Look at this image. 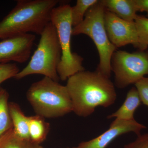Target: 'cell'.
I'll return each instance as SVG.
<instances>
[{
  "label": "cell",
  "mask_w": 148,
  "mask_h": 148,
  "mask_svg": "<svg viewBox=\"0 0 148 148\" xmlns=\"http://www.w3.org/2000/svg\"><path fill=\"white\" fill-rule=\"evenodd\" d=\"M66 87L73 104V112L87 117L98 106L108 108L116 100L114 85L100 72L82 71L67 79Z\"/></svg>",
  "instance_id": "obj_1"
},
{
  "label": "cell",
  "mask_w": 148,
  "mask_h": 148,
  "mask_svg": "<svg viewBox=\"0 0 148 148\" xmlns=\"http://www.w3.org/2000/svg\"><path fill=\"white\" fill-rule=\"evenodd\" d=\"M59 3L58 0H18L0 21V39L30 33L40 36L51 22V11Z\"/></svg>",
  "instance_id": "obj_2"
},
{
  "label": "cell",
  "mask_w": 148,
  "mask_h": 148,
  "mask_svg": "<svg viewBox=\"0 0 148 148\" xmlns=\"http://www.w3.org/2000/svg\"><path fill=\"white\" fill-rule=\"evenodd\" d=\"M27 97L37 115L44 118L59 117L73 112L66 86L47 77L32 84L27 90Z\"/></svg>",
  "instance_id": "obj_3"
},
{
  "label": "cell",
  "mask_w": 148,
  "mask_h": 148,
  "mask_svg": "<svg viewBox=\"0 0 148 148\" xmlns=\"http://www.w3.org/2000/svg\"><path fill=\"white\" fill-rule=\"evenodd\" d=\"M36 49L29 64L14 77L20 79L30 75H43L56 82L60 80L57 68L61 58V50L56 29L51 22L40 35Z\"/></svg>",
  "instance_id": "obj_4"
},
{
  "label": "cell",
  "mask_w": 148,
  "mask_h": 148,
  "mask_svg": "<svg viewBox=\"0 0 148 148\" xmlns=\"http://www.w3.org/2000/svg\"><path fill=\"white\" fill-rule=\"evenodd\" d=\"M106 8L101 1L89 9L82 22L73 27V36L86 35L93 41L98 50L99 63L96 71L110 78L112 56L117 48L109 40L104 24Z\"/></svg>",
  "instance_id": "obj_5"
},
{
  "label": "cell",
  "mask_w": 148,
  "mask_h": 148,
  "mask_svg": "<svg viewBox=\"0 0 148 148\" xmlns=\"http://www.w3.org/2000/svg\"><path fill=\"white\" fill-rule=\"evenodd\" d=\"M71 8L70 5H61L54 8L51 14V22L56 29L61 48V60L57 68V73L60 79L63 81L85 70L83 66V58L72 52L71 49L73 29Z\"/></svg>",
  "instance_id": "obj_6"
},
{
  "label": "cell",
  "mask_w": 148,
  "mask_h": 148,
  "mask_svg": "<svg viewBox=\"0 0 148 148\" xmlns=\"http://www.w3.org/2000/svg\"><path fill=\"white\" fill-rule=\"evenodd\" d=\"M111 66L116 86L124 88L148 75V52L116 50L112 56Z\"/></svg>",
  "instance_id": "obj_7"
},
{
  "label": "cell",
  "mask_w": 148,
  "mask_h": 148,
  "mask_svg": "<svg viewBox=\"0 0 148 148\" xmlns=\"http://www.w3.org/2000/svg\"><path fill=\"white\" fill-rule=\"evenodd\" d=\"M104 24L109 40L116 47L131 44L138 48V36L135 21H125L106 10Z\"/></svg>",
  "instance_id": "obj_8"
},
{
  "label": "cell",
  "mask_w": 148,
  "mask_h": 148,
  "mask_svg": "<svg viewBox=\"0 0 148 148\" xmlns=\"http://www.w3.org/2000/svg\"><path fill=\"white\" fill-rule=\"evenodd\" d=\"M36 36L32 34L18 35L0 41V64L14 61L24 63L30 58Z\"/></svg>",
  "instance_id": "obj_9"
},
{
  "label": "cell",
  "mask_w": 148,
  "mask_h": 148,
  "mask_svg": "<svg viewBox=\"0 0 148 148\" xmlns=\"http://www.w3.org/2000/svg\"><path fill=\"white\" fill-rule=\"evenodd\" d=\"M146 128L135 119L125 120L116 119L108 130L92 140L82 142L73 148H106L116 138L123 134L133 132L138 135L141 130Z\"/></svg>",
  "instance_id": "obj_10"
},
{
  "label": "cell",
  "mask_w": 148,
  "mask_h": 148,
  "mask_svg": "<svg viewBox=\"0 0 148 148\" xmlns=\"http://www.w3.org/2000/svg\"><path fill=\"white\" fill-rule=\"evenodd\" d=\"M106 10L120 18L129 21H134L138 16L135 0H102Z\"/></svg>",
  "instance_id": "obj_11"
},
{
  "label": "cell",
  "mask_w": 148,
  "mask_h": 148,
  "mask_svg": "<svg viewBox=\"0 0 148 148\" xmlns=\"http://www.w3.org/2000/svg\"><path fill=\"white\" fill-rule=\"evenodd\" d=\"M142 104L139 93L136 88L133 87L127 92L124 103L119 109L108 116V119L115 118L116 119H134L135 111Z\"/></svg>",
  "instance_id": "obj_12"
},
{
  "label": "cell",
  "mask_w": 148,
  "mask_h": 148,
  "mask_svg": "<svg viewBox=\"0 0 148 148\" xmlns=\"http://www.w3.org/2000/svg\"><path fill=\"white\" fill-rule=\"evenodd\" d=\"M10 113L14 132L19 137L29 139V117L26 116L18 104L9 103Z\"/></svg>",
  "instance_id": "obj_13"
},
{
  "label": "cell",
  "mask_w": 148,
  "mask_h": 148,
  "mask_svg": "<svg viewBox=\"0 0 148 148\" xmlns=\"http://www.w3.org/2000/svg\"><path fill=\"white\" fill-rule=\"evenodd\" d=\"M50 126L43 117L36 115L29 117V134L30 140L40 145L46 139Z\"/></svg>",
  "instance_id": "obj_14"
},
{
  "label": "cell",
  "mask_w": 148,
  "mask_h": 148,
  "mask_svg": "<svg viewBox=\"0 0 148 148\" xmlns=\"http://www.w3.org/2000/svg\"><path fill=\"white\" fill-rule=\"evenodd\" d=\"M0 148H43L29 139L21 138L16 135L13 128L0 138Z\"/></svg>",
  "instance_id": "obj_15"
},
{
  "label": "cell",
  "mask_w": 148,
  "mask_h": 148,
  "mask_svg": "<svg viewBox=\"0 0 148 148\" xmlns=\"http://www.w3.org/2000/svg\"><path fill=\"white\" fill-rule=\"evenodd\" d=\"M9 97L7 90L0 87V138L13 128L9 108Z\"/></svg>",
  "instance_id": "obj_16"
},
{
  "label": "cell",
  "mask_w": 148,
  "mask_h": 148,
  "mask_svg": "<svg viewBox=\"0 0 148 148\" xmlns=\"http://www.w3.org/2000/svg\"><path fill=\"white\" fill-rule=\"evenodd\" d=\"M98 0H77L71 8V17L73 28L80 24L84 19L89 9L98 2Z\"/></svg>",
  "instance_id": "obj_17"
},
{
  "label": "cell",
  "mask_w": 148,
  "mask_h": 148,
  "mask_svg": "<svg viewBox=\"0 0 148 148\" xmlns=\"http://www.w3.org/2000/svg\"><path fill=\"white\" fill-rule=\"evenodd\" d=\"M135 22L138 36V48L145 51L148 47V18L138 15Z\"/></svg>",
  "instance_id": "obj_18"
},
{
  "label": "cell",
  "mask_w": 148,
  "mask_h": 148,
  "mask_svg": "<svg viewBox=\"0 0 148 148\" xmlns=\"http://www.w3.org/2000/svg\"><path fill=\"white\" fill-rule=\"evenodd\" d=\"M19 71L18 66L15 64H0V85L6 80L14 78Z\"/></svg>",
  "instance_id": "obj_19"
},
{
  "label": "cell",
  "mask_w": 148,
  "mask_h": 148,
  "mask_svg": "<svg viewBox=\"0 0 148 148\" xmlns=\"http://www.w3.org/2000/svg\"><path fill=\"white\" fill-rule=\"evenodd\" d=\"M135 84L141 102L148 107V77H144Z\"/></svg>",
  "instance_id": "obj_20"
},
{
  "label": "cell",
  "mask_w": 148,
  "mask_h": 148,
  "mask_svg": "<svg viewBox=\"0 0 148 148\" xmlns=\"http://www.w3.org/2000/svg\"><path fill=\"white\" fill-rule=\"evenodd\" d=\"M124 148H148V133L138 135L135 141L125 145Z\"/></svg>",
  "instance_id": "obj_21"
},
{
  "label": "cell",
  "mask_w": 148,
  "mask_h": 148,
  "mask_svg": "<svg viewBox=\"0 0 148 148\" xmlns=\"http://www.w3.org/2000/svg\"><path fill=\"white\" fill-rule=\"evenodd\" d=\"M135 3L137 11L148 14V0H135Z\"/></svg>",
  "instance_id": "obj_22"
},
{
  "label": "cell",
  "mask_w": 148,
  "mask_h": 148,
  "mask_svg": "<svg viewBox=\"0 0 148 148\" xmlns=\"http://www.w3.org/2000/svg\"><path fill=\"white\" fill-rule=\"evenodd\" d=\"M147 17L148 18V14H147Z\"/></svg>",
  "instance_id": "obj_23"
},
{
  "label": "cell",
  "mask_w": 148,
  "mask_h": 148,
  "mask_svg": "<svg viewBox=\"0 0 148 148\" xmlns=\"http://www.w3.org/2000/svg\"><path fill=\"white\" fill-rule=\"evenodd\" d=\"M70 148L68 147V148Z\"/></svg>",
  "instance_id": "obj_24"
}]
</instances>
